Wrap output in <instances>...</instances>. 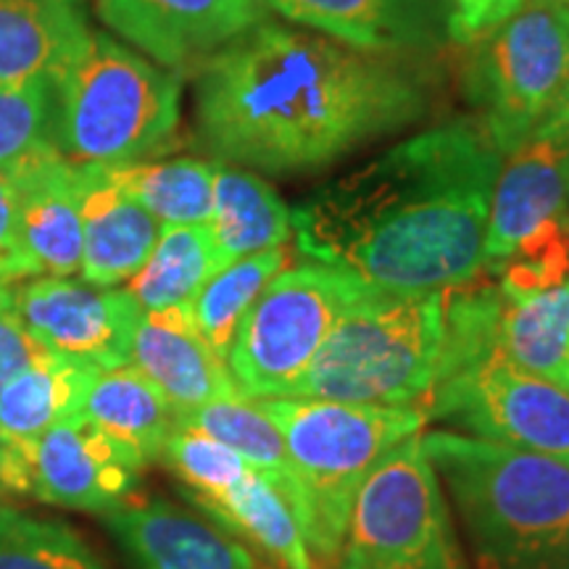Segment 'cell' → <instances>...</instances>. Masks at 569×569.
Masks as SVG:
<instances>
[{"label":"cell","instance_id":"1","mask_svg":"<svg viewBox=\"0 0 569 569\" xmlns=\"http://www.w3.org/2000/svg\"><path fill=\"white\" fill-rule=\"evenodd\" d=\"M430 90L398 56L259 21L198 69L196 117L222 161L269 174L322 169L425 119Z\"/></svg>","mask_w":569,"mask_h":569},{"label":"cell","instance_id":"2","mask_svg":"<svg viewBox=\"0 0 569 569\" xmlns=\"http://www.w3.org/2000/svg\"><path fill=\"white\" fill-rule=\"evenodd\" d=\"M501 159L472 122L396 142L290 209L298 251L377 293H443L486 272Z\"/></svg>","mask_w":569,"mask_h":569},{"label":"cell","instance_id":"3","mask_svg":"<svg viewBox=\"0 0 569 569\" xmlns=\"http://www.w3.org/2000/svg\"><path fill=\"white\" fill-rule=\"evenodd\" d=\"M478 569H569V465L467 436L422 432Z\"/></svg>","mask_w":569,"mask_h":569},{"label":"cell","instance_id":"4","mask_svg":"<svg viewBox=\"0 0 569 569\" xmlns=\"http://www.w3.org/2000/svg\"><path fill=\"white\" fill-rule=\"evenodd\" d=\"M180 74L92 32L53 82V140L74 167H122L180 127Z\"/></svg>","mask_w":569,"mask_h":569},{"label":"cell","instance_id":"5","mask_svg":"<svg viewBox=\"0 0 569 569\" xmlns=\"http://www.w3.org/2000/svg\"><path fill=\"white\" fill-rule=\"evenodd\" d=\"M303 490V538L315 561L336 565L356 496L393 448L425 432L419 407L264 398Z\"/></svg>","mask_w":569,"mask_h":569},{"label":"cell","instance_id":"6","mask_svg":"<svg viewBox=\"0 0 569 569\" xmlns=\"http://www.w3.org/2000/svg\"><path fill=\"white\" fill-rule=\"evenodd\" d=\"M443 327V293L369 290L338 319L290 398L422 409L436 386Z\"/></svg>","mask_w":569,"mask_h":569},{"label":"cell","instance_id":"7","mask_svg":"<svg viewBox=\"0 0 569 569\" xmlns=\"http://www.w3.org/2000/svg\"><path fill=\"white\" fill-rule=\"evenodd\" d=\"M465 96L482 134L507 156L557 113L569 92V0H522L472 42Z\"/></svg>","mask_w":569,"mask_h":569},{"label":"cell","instance_id":"8","mask_svg":"<svg viewBox=\"0 0 569 569\" xmlns=\"http://www.w3.org/2000/svg\"><path fill=\"white\" fill-rule=\"evenodd\" d=\"M338 569H469L422 432L393 448L361 486Z\"/></svg>","mask_w":569,"mask_h":569},{"label":"cell","instance_id":"9","mask_svg":"<svg viewBox=\"0 0 569 569\" xmlns=\"http://www.w3.org/2000/svg\"><path fill=\"white\" fill-rule=\"evenodd\" d=\"M369 290L353 274L319 261L284 267L272 277L227 356L240 396L251 401L293 396L338 319Z\"/></svg>","mask_w":569,"mask_h":569},{"label":"cell","instance_id":"10","mask_svg":"<svg viewBox=\"0 0 569 569\" xmlns=\"http://www.w3.org/2000/svg\"><path fill=\"white\" fill-rule=\"evenodd\" d=\"M422 411L427 422L569 465V390L498 359L432 388Z\"/></svg>","mask_w":569,"mask_h":569},{"label":"cell","instance_id":"11","mask_svg":"<svg viewBox=\"0 0 569 569\" xmlns=\"http://www.w3.org/2000/svg\"><path fill=\"white\" fill-rule=\"evenodd\" d=\"M13 309L56 353L98 369L130 365L142 309L117 288H96L69 277H34L13 293Z\"/></svg>","mask_w":569,"mask_h":569},{"label":"cell","instance_id":"12","mask_svg":"<svg viewBox=\"0 0 569 569\" xmlns=\"http://www.w3.org/2000/svg\"><path fill=\"white\" fill-rule=\"evenodd\" d=\"M267 9V0H98V13L119 38L174 71L201 69L264 21Z\"/></svg>","mask_w":569,"mask_h":569},{"label":"cell","instance_id":"13","mask_svg":"<svg viewBox=\"0 0 569 569\" xmlns=\"http://www.w3.org/2000/svg\"><path fill=\"white\" fill-rule=\"evenodd\" d=\"M142 465L82 415L34 443L32 496L56 507L109 515L130 503Z\"/></svg>","mask_w":569,"mask_h":569},{"label":"cell","instance_id":"14","mask_svg":"<svg viewBox=\"0 0 569 569\" xmlns=\"http://www.w3.org/2000/svg\"><path fill=\"white\" fill-rule=\"evenodd\" d=\"M267 6L365 53H430L453 42L451 0H267Z\"/></svg>","mask_w":569,"mask_h":569},{"label":"cell","instance_id":"15","mask_svg":"<svg viewBox=\"0 0 569 569\" xmlns=\"http://www.w3.org/2000/svg\"><path fill=\"white\" fill-rule=\"evenodd\" d=\"M569 206L565 140L553 119L519 142L498 167L488 203L486 269L498 267L519 240Z\"/></svg>","mask_w":569,"mask_h":569},{"label":"cell","instance_id":"16","mask_svg":"<svg viewBox=\"0 0 569 569\" xmlns=\"http://www.w3.org/2000/svg\"><path fill=\"white\" fill-rule=\"evenodd\" d=\"M130 365L159 388L174 417L240 396L227 361L198 332L193 303L142 311Z\"/></svg>","mask_w":569,"mask_h":569},{"label":"cell","instance_id":"17","mask_svg":"<svg viewBox=\"0 0 569 569\" xmlns=\"http://www.w3.org/2000/svg\"><path fill=\"white\" fill-rule=\"evenodd\" d=\"M17 188L19 234L34 274L71 277L82 264V167L59 148L6 172Z\"/></svg>","mask_w":569,"mask_h":569},{"label":"cell","instance_id":"18","mask_svg":"<svg viewBox=\"0 0 569 569\" xmlns=\"http://www.w3.org/2000/svg\"><path fill=\"white\" fill-rule=\"evenodd\" d=\"M103 522L134 569H256L230 532L161 498L113 509Z\"/></svg>","mask_w":569,"mask_h":569},{"label":"cell","instance_id":"19","mask_svg":"<svg viewBox=\"0 0 569 569\" xmlns=\"http://www.w3.org/2000/svg\"><path fill=\"white\" fill-rule=\"evenodd\" d=\"M82 280L96 288L127 282L151 256L161 222L106 177V167H82Z\"/></svg>","mask_w":569,"mask_h":569},{"label":"cell","instance_id":"20","mask_svg":"<svg viewBox=\"0 0 569 569\" xmlns=\"http://www.w3.org/2000/svg\"><path fill=\"white\" fill-rule=\"evenodd\" d=\"M88 34L74 0H0V84L56 82Z\"/></svg>","mask_w":569,"mask_h":569},{"label":"cell","instance_id":"21","mask_svg":"<svg viewBox=\"0 0 569 569\" xmlns=\"http://www.w3.org/2000/svg\"><path fill=\"white\" fill-rule=\"evenodd\" d=\"M193 503L224 532L261 549L280 569H317L293 509L253 467L222 493L196 498Z\"/></svg>","mask_w":569,"mask_h":569},{"label":"cell","instance_id":"22","mask_svg":"<svg viewBox=\"0 0 569 569\" xmlns=\"http://www.w3.org/2000/svg\"><path fill=\"white\" fill-rule=\"evenodd\" d=\"M82 417L130 451L142 467L161 459L163 443L174 430V411L167 398L132 365L96 375Z\"/></svg>","mask_w":569,"mask_h":569},{"label":"cell","instance_id":"23","mask_svg":"<svg viewBox=\"0 0 569 569\" xmlns=\"http://www.w3.org/2000/svg\"><path fill=\"white\" fill-rule=\"evenodd\" d=\"M209 230L219 269L282 248L293 234L290 209L269 182L246 169L217 167Z\"/></svg>","mask_w":569,"mask_h":569},{"label":"cell","instance_id":"24","mask_svg":"<svg viewBox=\"0 0 569 569\" xmlns=\"http://www.w3.org/2000/svg\"><path fill=\"white\" fill-rule=\"evenodd\" d=\"M101 372L90 361L51 353L0 388V432L19 446H34L63 419L80 417L84 398Z\"/></svg>","mask_w":569,"mask_h":569},{"label":"cell","instance_id":"25","mask_svg":"<svg viewBox=\"0 0 569 569\" xmlns=\"http://www.w3.org/2000/svg\"><path fill=\"white\" fill-rule=\"evenodd\" d=\"M496 356L519 372L569 390V282L530 298H503Z\"/></svg>","mask_w":569,"mask_h":569},{"label":"cell","instance_id":"26","mask_svg":"<svg viewBox=\"0 0 569 569\" xmlns=\"http://www.w3.org/2000/svg\"><path fill=\"white\" fill-rule=\"evenodd\" d=\"M174 425H188L230 446L246 465L261 472L280 490L288 507L293 509L298 525L303 522V490L293 472V461L288 457L282 432L269 415L251 398H224V401L206 403V407L174 417Z\"/></svg>","mask_w":569,"mask_h":569},{"label":"cell","instance_id":"27","mask_svg":"<svg viewBox=\"0 0 569 569\" xmlns=\"http://www.w3.org/2000/svg\"><path fill=\"white\" fill-rule=\"evenodd\" d=\"M219 272L209 224H163L151 256L127 280L142 311L190 303L198 290Z\"/></svg>","mask_w":569,"mask_h":569},{"label":"cell","instance_id":"28","mask_svg":"<svg viewBox=\"0 0 569 569\" xmlns=\"http://www.w3.org/2000/svg\"><path fill=\"white\" fill-rule=\"evenodd\" d=\"M106 177L161 224H209L217 163L201 159L134 161L106 167Z\"/></svg>","mask_w":569,"mask_h":569},{"label":"cell","instance_id":"29","mask_svg":"<svg viewBox=\"0 0 569 569\" xmlns=\"http://www.w3.org/2000/svg\"><path fill=\"white\" fill-rule=\"evenodd\" d=\"M288 261L290 253L284 248L246 256V259L232 261L217 274H211L209 282L198 290V296L190 303H193L198 332L213 348V353L227 361L248 309L261 296L269 280L288 267Z\"/></svg>","mask_w":569,"mask_h":569},{"label":"cell","instance_id":"30","mask_svg":"<svg viewBox=\"0 0 569 569\" xmlns=\"http://www.w3.org/2000/svg\"><path fill=\"white\" fill-rule=\"evenodd\" d=\"M0 569H109L69 525L0 507Z\"/></svg>","mask_w":569,"mask_h":569},{"label":"cell","instance_id":"31","mask_svg":"<svg viewBox=\"0 0 569 569\" xmlns=\"http://www.w3.org/2000/svg\"><path fill=\"white\" fill-rule=\"evenodd\" d=\"M498 272V290L503 298H530L569 282V213L546 219L538 230L519 240Z\"/></svg>","mask_w":569,"mask_h":569},{"label":"cell","instance_id":"32","mask_svg":"<svg viewBox=\"0 0 569 569\" xmlns=\"http://www.w3.org/2000/svg\"><path fill=\"white\" fill-rule=\"evenodd\" d=\"M51 148L53 82L0 84V172H13Z\"/></svg>","mask_w":569,"mask_h":569},{"label":"cell","instance_id":"33","mask_svg":"<svg viewBox=\"0 0 569 569\" xmlns=\"http://www.w3.org/2000/svg\"><path fill=\"white\" fill-rule=\"evenodd\" d=\"M161 459L188 490L190 501L222 493L251 469L230 446L188 425H174L172 436L163 443Z\"/></svg>","mask_w":569,"mask_h":569},{"label":"cell","instance_id":"34","mask_svg":"<svg viewBox=\"0 0 569 569\" xmlns=\"http://www.w3.org/2000/svg\"><path fill=\"white\" fill-rule=\"evenodd\" d=\"M53 353L42 340L34 336L17 309L0 311V388H6L13 377L40 365Z\"/></svg>","mask_w":569,"mask_h":569},{"label":"cell","instance_id":"35","mask_svg":"<svg viewBox=\"0 0 569 569\" xmlns=\"http://www.w3.org/2000/svg\"><path fill=\"white\" fill-rule=\"evenodd\" d=\"M34 274L19 234V203L11 177L0 172V282L13 284Z\"/></svg>","mask_w":569,"mask_h":569},{"label":"cell","instance_id":"36","mask_svg":"<svg viewBox=\"0 0 569 569\" xmlns=\"http://www.w3.org/2000/svg\"><path fill=\"white\" fill-rule=\"evenodd\" d=\"M522 0H451V40L459 46H472L482 34L507 21Z\"/></svg>","mask_w":569,"mask_h":569},{"label":"cell","instance_id":"37","mask_svg":"<svg viewBox=\"0 0 569 569\" xmlns=\"http://www.w3.org/2000/svg\"><path fill=\"white\" fill-rule=\"evenodd\" d=\"M553 122H557L559 132H561V140H565V153H567V177H569V92L567 98L561 101V106L557 109V113H553Z\"/></svg>","mask_w":569,"mask_h":569},{"label":"cell","instance_id":"38","mask_svg":"<svg viewBox=\"0 0 569 569\" xmlns=\"http://www.w3.org/2000/svg\"><path fill=\"white\" fill-rule=\"evenodd\" d=\"M13 293H17V288H13V284L0 282V311L13 309Z\"/></svg>","mask_w":569,"mask_h":569},{"label":"cell","instance_id":"39","mask_svg":"<svg viewBox=\"0 0 569 569\" xmlns=\"http://www.w3.org/2000/svg\"><path fill=\"white\" fill-rule=\"evenodd\" d=\"M6 448H9V440L3 438V432H0V469H3V459H6Z\"/></svg>","mask_w":569,"mask_h":569}]
</instances>
